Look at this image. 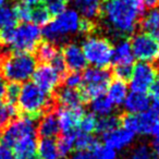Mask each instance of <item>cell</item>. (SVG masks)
<instances>
[{
    "label": "cell",
    "instance_id": "cell-1",
    "mask_svg": "<svg viewBox=\"0 0 159 159\" xmlns=\"http://www.w3.org/2000/svg\"><path fill=\"white\" fill-rule=\"evenodd\" d=\"M102 13L111 30L129 35L135 31L145 13V6L141 0H107Z\"/></svg>",
    "mask_w": 159,
    "mask_h": 159
},
{
    "label": "cell",
    "instance_id": "cell-2",
    "mask_svg": "<svg viewBox=\"0 0 159 159\" xmlns=\"http://www.w3.org/2000/svg\"><path fill=\"white\" fill-rule=\"evenodd\" d=\"M42 30L34 23H23L20 26L0 31V42L16 52L31 53L36 50L42 39Z\"/></svg>",
    "mask_w": 159,
    "mask_h": 159
},
{
    "label": "cell",
    "instance_id": "cell-3",
    "mask_svg": "<svg viewBox=\"0 0 159 159\" xmlns=\"http://www.w3.org/2000/svg\"><path fill=\"white\" fill-rule=\"evenodd\" d=\"M36 66V58L27 52L7 53L0 61L2 77L13 84L26 83L32 79Z\"/></svg>",
    "mask_w": 159,
    "mask_h": 159
},
{
    "label": "cell",
    "instance_id": "cell-4",
    "mask_svg": "<svg viewBox=\"0 0 159 159\" xmlns=\"http://www.w3.org/2000/svg\"><path fill=\"white\" fill-rule=\"evenodd\" d=\"M16 104L19 109L30 117H36L44 111H50L52 107L50 94L40 89L33 82H26L21 86Z\"/></svg>",
    "mask_w": 159,
    "mask_h": 159
},
{
    "label": "cell",
    "instance_id": "cell-5",
    "mask_svg": "<svg viewBox=\"0 0 159 159\" xmlns=\"http://www.w3.org/2000/svg\"><path fill=\"white\" fill-rule=\"evenodd\" d=\"M82 21L83 19L75 10L68 9L45 25L42 35L46 38L47 42H60L68 35L81 32Z\"/></svg>",
    "mask_w": 159,
    "mask_h": 159
},
{
    "label": "cell",
    "instance_id": "cell-6",
    "mask_svg": "<svg viewBox=\"0 0 159 159\" xmlns=\"http://www.w3.org/2000/svg\"><path fill=\"white\" fill-rule=\"evenodd\" d=\"M81 48L87 63H91L94 68L106 69L112 62L113 47L106 38L99 36L87 37Z\"/></svg>",
    "mask_w": 159,
    "mask_h": 159
},
{
    "label": "cell",
    "instance_id": "cell-7",
    "mask_svg": "<svg viewBox=\"0 0 159 159\" xmlns=\"http://www.w3.org/2000/svg\"><path fill=\"white\" fill-rule=\"evenodd\" d=\"M110 82L111 75L108 70L93 66L85 69L82 74V85L79 91L84 102H89L104 95Z\"/></svg>",
    "mask_w": 159,
    "mask_h": 159
},
{
    "label": "cell",
    "instance_id": "cell-8",
    "mask_svg": "<svg viewBox=\"0 0 159 159\" xmlns=\"http://www.w3.org/2000/svg\"><path fill=\"white\" fill-rule=\"evenodd\" d=\"M120 123L124 129L133 134L156 135L159 132V117L152 115L149 111L143 113H126L120 118Z\"/></svg>",
    "mask_w": 159,
    "mask_h": 159
},
{
    "label": "cell",
    "instance_id": "cell-9",
    "mask_svg": "<svg viewBox=\"0 0 159 159\" xmlns=\"http://www.w3.org/2000/svg\"><path fill=\"white\" fill-rule=\"evenodd\" d=\"M36 121L34 117L23 116L21 118L13 120L5 130L2 131L1 141L2 144L11 148L19 141L27 136L35 135Z\"/></svg>",
    "mask_w": 159,
    "mask_h": 159
},
{
    "label": "cell",
    "instance_id": "cell-10",
    "mask_svg": "<svg viewBox=\"0 0 159 159\" xmlns=\"http://www.w3.org/2000/svg\"><path fill=\"white\" fill-rule=\"evenodd\" d=\"M134 58L139 62H152L157 59L159 53V44L154 37L146 33H137L133 35L130 42Z\"/></svg>",
    "mask_w": 159,
    "mask_h": 159
},
{
    "label": "cell",
    "instance_id": "cell-11",
    "mask_svg": "<svg viewBox=\"0 0 159 159\" xmlns=\"http://www.w3.org/2000/svg\"><path fill=\"white\" fill-rule=\"evenodd\" d=\"M157 71L149 62H139L133 66L130 77V87L132 92L146 93L150 85L156 81Z\"/></svg>",
    "mask_w": 159,
    "mask_h": 159
},
{
    "label": "cell",
    "instance_id": "cell-12",
    "mask_svg": "<svg viewBox=\"0 0 159 159\" xmlns=\"http://www.w3.org/2000/svg\"><path fill=\"white\" fill-rule=\"evenodd\" d=\"M32 79L34 84L48 94L52 93L62 82L61 75L50 64L47 63H42L36 66Z\"/></svg>",
    "mask_w": 159,
    "mask_h": 159
},
{
    "label": "cell",
    "instance_id": "cell-13",
    "mask_svg": "<svg viewBox=\"0 0 159 159\" xmlns=\"http://www.w3.org/2000/svg\"><path fill=\"white\" fill-rule=\"evenodd\" d=\"M59 122V128L62 133L76 132L81 119L84 116V110L82 107L80 108H63L60 107L56 112Z\"/></svg>",
    "mask_w": 159,
    "mask_h": 159
},
{
    "label": "cell",
    "instance_id": "cell-14",
    "mask_svg": "<svg viewBox=\"0 0 159 159\" xmlns=\"http://www.w3.org/2000/svg\"><path fill=\"white\" fill-rule=\"evenodd\" d=\"M62 57H63L64 63L70 72H81L85 70L87 66V61L84 57L82 48L76 44H66L62 50Z\"/></svg>",
    "mask_w": 159,
    "mask_h": 159
},
{
    "label": "cell",
    "instance_id": "cell-15",
    "mask_svg": "<svg viewBox=\"0 0 159 159\" xmlns=\"http://www.w3.org/2000/svg\"><path fill=\"white\" fill-rule=\"evenodd\" d=\"M134 135L135 134H133L126 129L117 128L116 130L102 135V139H104L105 146L117 152L130 145L134 139Z\"/></svg>",
    "mask_w": 159,
    "mask_h": 159
},
{
    "label": "cell",
    "instance_id": "cell-16",
    "mask_svg": "<svg viewBox=\"0 0 159 159\" xmlns=\"http://www.w3.org/2000/svg\"><path fill=\"white\" fill-rule=\"evenodd\" d=\"M123 104L128 113L137 115V113H143L148 111L150 98L148 97L146 93L132 92V93L128 94Z\"/></svg>",
    "mask_w": 159,
    "mask_h": 159
},
{
    "label": "cell",
    "instance_id": "cell-17",
    "mask_svg": "<svg viewBox=\"0 0 159 159\" xmlns=\"http://www.w3.org/2000/svg\"><path fill=\"white\" fill-rule=\"evenodd\" d=\"M75 11L85 20H93L102 14V0H73Z\"/></svg>",
    "mask_w": 159,
    "mask_h": 159
},
{
    "label": "cell",
    "instance_id": "cell-18",
    "mask_svg": "<svg viewBox=\"0 0 159 159\" xmlns=\"http://www.w3.org/2000/svg\"><path fill=\"white\" fill-rule=\"evenodd\" d=\"M36 130L42 139H52L57 136L60 132L57 115L52 111H47L46 115L43 116L40 119Z\"/></svg>",
    "mask_w": 159,
    "mask_h": 159
},
{
    "label": "cell",
    "instance_id": "cell-19",
    "mask_svg": "<svg viewBox=\"0 0 159 159\" xmlns=\"http://www.w3.org/2000/svg\"><path fill=\"white\" fill-rule=\"evenodd\" d=\"M57 102L63 108H80L82 107L84 99L80 93L79 89L62 87L56 94Z\"/></svg>",
    "mask_w": 159,
    "mask_h": 159
},
{
    "label": "cell",
    "instance_id": "cell-20",
    "mask_svg": "<svg viewBox=\"0 0 159 159\" xmlns=\"http://www.w3.org/2000/svg\"><path fill=\"white\" fill-rule=\"evenodd\" d=\"M11 148L16 159H29L31 157H34L37 152V142H36L35 135L21 139Z\"/></svg>",
    "mask_w": 159,
    "mask_h": 159
},
{
    "label": "cell",
    "instance_id": "cell-21",
    "mask_svg": "<svg viewBox=\"0 0 159 159\" xmlns=\"http://www.w3.org/2000/svg\"><path fill=\"white\" fill-rule=\"evenodd\" d=\"M134 56L129 40H121L113 48L112 62L115 66H133Z\"/></svg>",
    "mask_w": 159,
    "mask_h": 159
},
{
    "label": "cell",
    "instance_id": "cell-22",
    "mask_svg": "<svg viewBox=\"0 0 159 159\" xmlns=\"http://www.w3.org/2000/svg\"><path fill=\"white\" fill-rule=\"evenodd\" d=\"M128 85L124 81L121 80H113L109 83L107 87V97L109 98L113 106H119L122 105L128 96Z\"/></svg>",
    "mask_w": 159,
    "mask_h": 159
},
{
    "label": "cell",
    "instance_id": "cell-23",
    "mask_svg": "<svg viewBox=\"0 0 159 159\" xmlns=\"http://www.w3.org/2000/svg\"><path fill=\"white\" fill-rule=\"evenodd\" d=\"M141 26L144 33L150 36H156L159 34V9L152 8L141 19Z\"/></svg>",
    "mask_w": 159,
    "mask_h": 159
},
{
    "label": "cell",
    "instance_id": "cell-24",
    "mask_svg": "<svg viewBox=\"0 0 159 159\" xmlns=\"http://www.w3.org/2000/svg\"><path fill=\"white\" fill-rule=\"evenodd\" d=\"M37 152L39 159H58L57 144L52 139H42L37 143Z\"/></svg>",
    "mask_w": 159,
    "mask_h": 159
},
{
    "label": "cell",
    "instance_id": "cell-25",
    "mask_svg": "<svg viewBox=\"0 0 159 159\" xmlns=\"http://www.w3.org/2000/svg\"><path fill=\"white\" fill-rule=\"evenodd\" d=\"M36 56L37 59L39 60L42 63H47L49 64L56 56L59 53V50L57 49V47L50 42H43L39 43V45L36 48Z\"/></svg>",
    "mask_w": 159,
    "mask_h": 159
},
{
    "label": "cell",
    "instance_id": "cell-26",
    "mask_svg": "<svg viewBox=\"0 0 159 159\" xmlns=\"http://www.w3.org/2000/svg\"><path fill=\"white\" fill-rule=\"evenodd\" d=\"M91 108L93 111L92 113H94L95 116L104 117V116H108L112 112L113 105L107 96L102 95L91 100Z\"/></svg>",
    "mask_w": 159,
    "mask_h": 159
},
{
    "label": "cell",
    "instance_id": "cell-27",
    "mask_svg": "<svg viewBox=\"0 0 159 159\" xmlns=\"http://www.w3.org/2000/svg\"><path fill=\"white\" fill-rule=\"evenodd\" d=\"M75 133H62L56 144H57V149L59 158H66L72 152L74 148V141H75Z\"/></svg>",
    "mask_w": 159,
    "mask_h": 159
},
{
    "label": "cell",
    "instance_id": "cell-28",
    "mask_svg": "<svg viewBox=\"0 0 159 159\" xmlns=\"http://www.w3.org/2000/svg\"><path fill=\"white\" fill-rule=\"evenodd\" d=\"M16 106L0 99V132H2L16 117Z\"/></svg>",
    "mask_w": 159,
    "mask_h": 159
},
{
    "label": "cell",
    "instance_id": "cell-29",
    "mask_svg": "<svg viewBox=\"0 0 159 159\" xmlns=\"http://www.w3.org/2000/svg\"><path fill=\"white\" fill-rule=\"evenodd\" d=\"M120 124V118L113 115H108L100 117L97 119V125H96V132L105 135L111 131L116 130L119 128Z\"/></svg>",
    "mask_w": 159,
    "mask_h": 159
},
{
    "label": "cell",
    "instance_id": "cell-30",
    "mask_svg": "<svg viewBox=\"0 0 159 159\" xmlns=\"http://www.w3.org/2000/svg\"><path fill=\"white\" fill-rule=\"evenodd\" d=\"M98 142L92 134L83 132H76L75 133V141H74V147L77 150H86L91 152L96 145H98Z\"/></svg>",
    "mask_w": 159,
    "mask_h": 159
},
{
    "label": "cell",
    "instance_id": "cell-31",
    "mask_svg": "<svg viewBox=\"0 0 159 159\" xmlns=\"http://www.w3.org/2000/svg\"><path fill=\"white\" fill-rule=\"evenodd\" d=\"M18 19L14 13L13 8L8 6H0V29H9L16 27Z\"/></svg>",
    "mask_w": 159,
    "mask_h": 159
},
{
    "label": "cell",
    "instance_id": "cell-32",
    "mask_svg": "<svg viewBox=\"0 0 159 159\" xmlns=\"http://www.w3.org/2000/svg\"><path fill=\"white\" fill-rule=\"evenodd\" d=\"M50 13L48 12L46 7L43 6H36L33 8V13H32V22L37 26H45L50 22Z\"/></svg>",
    "mask_w": 159,
    "mask_h": 159
},
{
    "label": "cell",
    "instance_id": "cell-33",
    "mask_svg": "<svg viewBox=\"0 0 159 159\" xmlns=\"http://www.w3.org/2000/svg\"><path fill=\"white\" fill-rule=\"evenodd\" d=\"M91 159H117V152L107 146H102L100 144L96 145L89 152Z\"/></svg>",
    "mask_w": 159,
    "mask_h": 159
},
{
    "label": "cell",
    "instance_id": "cell-34",
    "mask_svg": "<svg viewBox=\"0 0 159 159\" xmlns=\"http://www.w3.org/2000/svg\"><path fill=\"white\" fill-rule=\"evenodd\" d=\"M97 125V118L94 113H84L83 118L81 119V122L79 124L80 132L91 134L92 132L96 131Z\"/></svg>",
    "mask_w": 159,
    "mask_h": 159
},
{
    "label": "cell",
    "instance_id": "cell-35",
    "mask_svg": "<svg viewBox=\"0 0 159 159\" xmlns=\"http://www.w3.org/2000/svg\"><path fill=\"white\" fill-rule=\"evenodd\" d=\"M14 13L18 20H21L23 23H29L32 20V13H33V8L31 6L26 5L25 2H19L13 7Z\"/></svg>",
    "mask_w": 159,
    "mask_h": 159
},
{
    "label": "cell",
    "instance_id": "cell-36",
    "mask_svg": "<svg viewBox=\"0 0 159 159\" xmlns=\"http://www.w3.org/2000/svg\"><path fill=\"white\" fill-rule=\"evenodd\" d=\"M129 159H152V150L146 144H139L131 150Z\"/></svg>",
    "mask_w": 159,
    "mask_h": 159
},
{
    "label": "cell",
    "instance_id": "cell-37",
    "mask_svg": "<svg viewBox=\"0 0 159 159\" xmlns=\"http://www.w3.org/2000/svg\"><path fill=\"white\" fill-rule=\"evenodd\" d=\"M64 82V86L73 89H80L82 85V74L80 72H70L66 73L62 80Z\"/></svg>",
    "mask_w": 159,
    "mask_h": 159
},
{
    "label": "cell",
    "instance_id": "cell-38",
    "mask_svg": "<svg viewBox=\"0 0 159 159\" xmlns=\"http://www.w3.org/2000/svg\"><path fill=\"white\" fill-rule=\"evenodd\" d=\"M46 8L50 16H57L66 10V0H48Z\"/></svg>",
    "mask_w": 159,
    "mask_h": 159
},
{
    "label": "cell",
    "instance_id": "cell-39",
    "mask_svg": "<svg viewBox=\"0 0 159 159\" xmlns=\"http://www.w3.org/2000/svg\"><path fill=\"white\" fill-rule=\"evenodd\" d=\"M133 66H115L113 73L116 75V79L121 80V81H128L130 80L132 74Z\"/></svg>",
    "mask_w": 159,
    "mask_h": 159
},
{
    "label": "cell",
    "instance_id": "cell-40",
    "mask_svg": "<svg viewBox=\"0 0 159 159\" xmlns=\"http://www.w3.org/2000/svg\"><path fill=\"white\" fill-rule=\"evenodd\" d=\"M20 89L21 86L19 84H11L9 86H7V91H6V102H10L12 105H16V102H18V97H19V94H20Z\"/></svg>",
    "mask_w": 159,
    "mask_h": 159
},
{
    "label": "cell",
    "instance_id": "cell-41",
    "mask_svg": "<svg viewBox=\"0 0 159 159\" xmlns=\"http://www.w3.org/2000/svg\"><path fill=\"white\" fill-rule=\"evenodd\" d=\"M0 159H16L11 148L2 143L0 144Z\"/></svg>",
    "mask_w": 159,
    "mask_h": 159
},
{
    "label": "cell",
    "instance_id": "cell-42",
    "mask_svg": "<svg viewBox=\"0 0 159 159\" xmlns=\"http://www.w3.org/2000/svg\"><path fill=\"white\" fill-rule=\"evenodd\" d=\"M149 93L152 99H159V80H156L149 87Z\"/></svg>",
    "mask_w": 159,
    "mask_h": 159
},
{
    "label": "cell",
    "instance_id": "cell-43",
    "mask_svg": "<svg viewBox=\"0 0 159 159\" xmlns=\"http://www.w3.org/2000/svg\"><path fill=\"white\" fill-rule=\"evenodd\" d=\"M71 159H91V154L86 150H76L71 156Z\"/></svg>",
    "mask_w": 159,
    "mask_h": 159
},
{
    "label": "cell",
    "instance_id": "cell-44",
    "mask_svg": "<svg viewBox=\"0 0 159 159\" xmlns=\"http://www.w3.org/2000/svg\"><path fill=\"white\" fill-rule=\"evenodd\" d=\"M148 111L152 112V115L159 117V99H152L150 100L149 104V108H148Z\"/></svg>",
    "mask_w": 159,
    "mask_h": 159
},
{
    "label": "cell",
    "instance_id": "cell-45",
    "mask_svg": "<svg viewBox=\"0 0 159 159\" xmlns=\"http://www.w3.org/2000/svg\"><path fill=\"white\" fill-rule=\"evenodd\" d=\"M152 148H154V152L159 159V132L156 135H154V142H152Z\"/></svg>",
    "mask_w": 159,
    "mask_h": 159
},
{
    "label": "cell",
    "instance_id": "cell-46",
    "mask_svg": "<svg viewBox=\"0 0 159 159\" xmlns=\"http://www.w3.org/2000/svg\"><path fill=\"white\" fill-rule=\"evenodd\" d=\"M6 91H7V84H6V80L0 75V99L5 97Z\"/></svg>",
    "mask_w": 159,
    "mask_h": 159
},
{
    "label": "cell",
    "instance_id": "cell-47",
    "mask_svg": "<svg viewBox=\"0 0 159 159\" xmlns=\"http://www.w3.org/2000/svg\"><path fill=\"white\" fill-rule=\"evenodd\" d=\"M141 1L143 2V5L145 6V7L150 8V9L156 8V6L159 3V0H141Z\"/></svg>",
    "mask_w": 159,
    "mask_h": 159
},
{
    "label": "cell",
    "instance_id": "cell-48",
    "mask_svg": "<svg viewBox=\"0 0 159 159\" xmlns=\"http://www.w3.org/2000/svg\"><path fill=\"white\" fill-rule=\"evenodd\" d=\"M48 0H23V2H25L29 6H40L42 3L47 2Z\"/></svg>",
    "mask_w": 159,
    "mask_h": 159
},
{
    "label": "cell",
    "instance_id": "cell-49",
    "mask_svg": "<svg viewBox=\"0 0 159 159\" xmlns=\"http://www.w3.org/2000/svg\"><path fill=\"white\" fill-rule=\"evenodd\" d=\"M8 0H0V6H5V3L7 2Z\"/></svg>",
    "mask_w": 159,
    "mask_h": 159
},
{
    "label": "cell",
    "instance_id": "cell-50",
    "mask_svg": "<svg viewBox=\"0 0 159 159\" xmlns=\"http://www.w3.org/2000/svg\"><path fill=\"white\" fill-rule=\"evenodd\" d=\"M29 159H39V158H36V157L34 156V157H31V158H29Z\"/></svg>",
    "mask_w": 159,
    "mask_h": 159
},
{
    "label": "cell",
    "instance_id": "cell-51",
    "mask_svg": "<svg viewBox=\"0 0 159 159\" xmlns=\"http://www.w3.org/2000/svg\"><path fill=\"white\" fill-rule=\"evenodd\" d=\"M157 60H158V63H159V53H158V57H157Z\"/></svg>",
    "mask_w": 159,
    "mask_h": 159
},
{
    "label": "cell",
    "instance_id": "cell-52",
    "mask_svg": "<svg viewBox=\"0 0 159 159\" xmlns=\"http://www.w3.org/2000/svg\"><path fill=\"white\" fill-rule=\"evenodd\" d=\"M158 76H159V70H158Z\"/></svg>",
    "mask_w": 159,
    "mask_h": 159
}]
</instances>
